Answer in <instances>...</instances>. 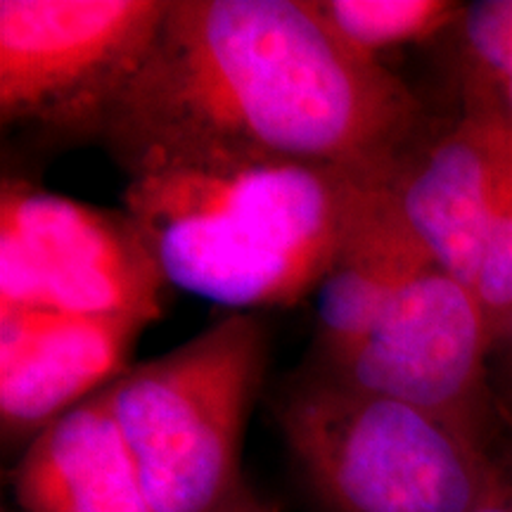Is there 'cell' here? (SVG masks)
Instances as JSON below:
<instances>
[{"label":"cell","instance_id":"cell-1","mask_svg":"<svg viewBox=\"0 0 512 512\" xmlns=\"http://www.w3.org/2000/svg\"><path fill=\"white\" fill-rule=\"evenodd\" d=\"M425 126L408 83L339 41L313 0H169L100 143L121 169L259 155L389 181Z\"/></svg>","mask_w":512,"mask_h":512},{"label":"cell","instance_id":"cell-2","mask_svg":"<svg viewBox=\"0 0 512 512\" xmlns=\"http://www.w3.org/2000/svg\"><path fill=\"white\" fill-rule=\"evenodd\" d=\"M124 209L171 287L256 311L316 292L337 249L387 178L259 155L143 159Z\"/></svg>","mask_w":512,"mask_h":512},{"label":"cell","instance_id":"cell-3","mask_svg":"<svg viewBox=\"0 0 512 512\" xmlns=\"http://www.w3.org/2000/svg\"><path fill=\"white\" fill-rule=\"evenodd\" d=\"M271 335L233 311L105 389L155 512H219L245 489L242 437L264 384Z\"/></svg>","mask_w":512,"mask_h":512},{"label":"cell","instance_id":"cell-4","mask_svg":"<svg viewBox=\"0 0 512 512\" xmlns=\"http://www.w3.org/2000/svg\"><path fill=\"white\" fill-rule=\"evenodd\" d=\"M273 415L328 512H472L498 470L489 446L441 418L304 370Z\"/></svg>","mask_w":512,"mask_h":512},{"label":"cell","instance_id":"cell-5","mask_svg":"<svg viewBox=\"0 0 512 512\" xmlns=\"http://www.w3.org/2000/svg\"><path fill=\"white\" fill-rule=\"evenodd\" d=\"M169 0H0V121L46 145L102 140Z\"/></svg>","mask_w":512,"mask_h":512},{"label":"cell","instance_id":"cell-6","mask_svg":"<svg viewBox=\"0 0 512 512\" xmlns=\"http://www.w3.org/2000/svg\"><path fill=\"white\" fill-rule=\"evenodd\" d=\"M169 280L128 211L57 195L29 178L0 190V311L43 309L155 323Z\"/></svg>","mask_w":512,"mask_h":512},{"label":"cell","instance_id":"cell-7","mask_svg":"<svg viewBox=\"0 0 512 512\" xmlns=\"http://www.w3.org/2000/svg\"><path fill=\"white\" fill-rule=\"evenodd\" d=\"M491 330L472 287L437 261L422 266L354 347L316 358L318 373L408 403L491 446L496 401Z\"/></svg>","mask_w":512,"mask_h":512},{"label":"cell","instance_id":"cell-8","mask_svg":"<svg viewBox=\"0 0 512 512\" xmlns=\"http://www.w3.org/2000/svg\"><path fill=\"white\" fill-rule=\"evenodd\" d=\"M510 152L508 121L463 102L446 128L425 126L387 181L389 200L422 249L470 287Z\"/></svg>","mask_w":512,"mask_h":512},{"label":"cell","instance_id":"cell-9","mask_svg":"<svg viewBox=\"0 0 512 512\" xmlns=\"http://www.w3.org/2000/svg\"><path fill=\"white\" fill-rule=\"evenodd\" d=\"M147 328L124 318L43 309L0 311V425L5 444L38 432L128 370Z\"/></svg>","mask_w":512,"mask_h":512},{"label":"cell","instance_id":"cell-10","mask_svg":"<svg viewBox=\"0 0 512 512\" xmlns=\"http://www.w3.org/2000/svg\"><path fill=\"white\" fill-rule=\"evenodd\" d=\"M10 482L24 512H155L105 389L38 432Z\"/></svg>","mask_w":512,"mask_h":512},{"label":"cell","instance_id":"cell-11","mask_svg":"<svg viewBox=\"0 0 512 512\" xmlns=\"http://www.w3.org/2000/svg\"><path fill=\"white\" fill-rule=\"evenodd\" d=\"M434 261L401 221L387 185L375 192L316 287L318 351L335 356L361 342L408 280Z\"/></svg>","mask_w":512,"mask_h":512},{"label":"cell","instance_id":"cell-12","mask_svg":"<svg viewBox=\"0 0 512 512\" xmlns=\"http://www.w3.org/2000/svg\"><path fill=\"white\" fill-rule=\"evenodd\" d=\"M339 41L366 60L430 41L458 27L465 3L456 0H313Z\"/></svg>","mask_w":512,"mask_h":512},{"label":"cell","instance_id":"cell-13","mask_svg":"<svg viewBox=\"0 0 512 512\" xmlns=\"http://www.w3.org/2000/svg\"><path fill=\"white\" fill-rule=\"evenodd\" d=\"M453 31L463 102L486 107L512 126V0L465 3Z\"/></svg>","mask_w":512,"mask_h":512},{"label":"cell","instance_id":"cell-14","mask_svg":"<svg viewBox=\"0 0 512 512\" xmlns=\"http://www.w3.org/2000/svg\"><path fill=\"white\" fill-rule=\"evenodd\" d=\"M472 292L482 306L494 344L498 328L512 309V152L486 228Z\"/></svg>","mask_w":512,"mask_h":512},{"label":"cell","instance_id":"cell-15","mask_svg":"<svg viewBox=\"0 0 512 512\" xmlns=\"http://www.w3.org/2000/svg\"><path fill=\"white\" fill-rule=\"evenodd\" d=\"M489 377L496 411L512 425V309L498 328L494 344H491Z\"/></svg>","mask_w":512,"mask_h":512},{"label":"cell","instance_id":"cell-16","mask_svg":"<svg viewBox=\"0 0 512 512\" xmlns=\"http://www.w3.org/2000/svg\"><path fill=\"white\" fill-rule=\"evenodd\" d=\"M472 512H512V460H498L494 482Z\"/></svg>","mask_w":512,"mask_h":512},{"label":"cell","instance_id":"cell-17","mask_svg":"<svg viewBox=\"0 0 512 512\" xmlns=\"http://www.w3.org/2000/svg\"><path fill=\"white\" fill-rule=\"evenodd\" d=\"M219 512H278L273 508V505H268V503H264V501H259V498H256L252 491L247 489H242L238 496L233 498V501H230L226 508H221Z\"/></svg>","mask_w":512,"mask_h":512}]
</instances>
